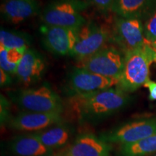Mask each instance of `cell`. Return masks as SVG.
<instances>
[{"label":"cell","mask_w":156,"mask_h":156,"mask_svg":"<svg viewBox=\"0 0 156 156\" xmlns=\"http://www.w3.org/2000/svg\"><path fill=\"white\" fill-rule=\"evenodd\" d=\"M130 95L119 87L70 97L72 109L82 123L96 124L119 112L131 103Z\"/></svg>","instance_id":"cell-1"},{"label":"cell","mask_w":156,"mask_h":156,"mask_svg":"<svg viewBox=\"0 0 156 156\" xmlns=\"http://www.w3.org/2000/svg\"><path fill=\"white\" fill-rule=\"evenodd\" d=\"M153 62H156V52L151 43L124 54V68L116 87L129 93L145 85L150 80V69Z\"/></svg>","instance_id":"cell-2"},{"label":"cell","mask_w":156,"mask_h":156,"mask_svg":"<svg viewBox=\"0 0 156 156\" xmlns=\"http://www.w3.org/2000/svg\"><path fill=\"white\" fill-rule=\"evenodd\" d=\"M9 99L24 112L62 114L64 103L48 84L32 88L18 89L7 93Z\"/></svg>","instance_id":"cell-3"},{"label":"cell","mask_w":156,"mask_h":156,"mask_svg":"<svg viewBox=\"0 0 156 156\" xmlns=\"http://www.w3.org/2000/svg\"><path fill=\"white\" fill-rule=\"evenodd\" d=\"M89 6L86 0H54L44 7L40 17L43 24L79 30L87 22L82 12Z\"/></svg>","instance_id":"cell-4"},{"label":"cell","mask_w":156,"mask_h":156,"mask_svg":"<svg viewBox=\"0 0 156 156\" xmlns=\"http://www.w3.org/2000/svg\"><path fill=\"white\" fill-rule=\"evenodd\" d=\"M111 39L112 31L108 27L87 21L77 30V41L70 56L78 62L85 59L105 47Z\"/></svg>","instance_id":"cell-5"},{"label":"cell","mask_w":156,"mask_h":156,"mask_svg":"<svg viewBox=\"0 0 156 156\" xmlns=\"http://www.w3.org/2000/svg\"><path fill=\"white\" fill-rule=\"evenodd\" d=\"M78 67L103 77L119 82L124 63V54L115 46H105L85 59L79 61Z\"/></svg>","instance_id":"cell-6"},{"label":"cell","mask_w":156,"mask_h":156,"mask_svg":"<svg viewBox=\"0 0 156 156\" xmlns=\"http://www.w3.org/2000/svg\"><path fill=\"white\" fill-rule=\"evenodd\" d=\"M118 84V80L103 77L77 67L73 68L68 74L66 91L70 97H73L90 94L117 86Z\"/></svg>","instance_id":"cell-7"},{"label":"cell","mask_w":156,"mask_h":156,"mask_svg":"<svg viewBox=\"0 0 156 156\" xmlns=\"http://www.w3.org/2000/svg\"><path fill=\"white\" fill-rule=\"evenodd\" d=\"M112 39L124 54L139 49L149 43L144 34L142 20L116 17L112 30Z\"/></svg>","instance_id":"cell-8"},{"label":"cell","mask_w":156,"mask_h":156,"mask_svg":"<svg viewBox=\"0 0 156 156\" xmlns=\"http://www.w3.org/2000/svg\"><path fill=\"white\" fill-rule=\"evenodd\" d=\"M156 135V118L129 122L102 132L100 137L110 144L132 143Z\"/></svg>","instance_id":"cell-9"},{"label":"cell","mask_w":156,"mask_h":156,"mask_svg":"<svg viewBox=\"0 0 156 156\" xmlns=\"http://www.w3.org/2000/svg\"><path fill=\"white\" fill-rule=\"evenodd\" d=\"M77 30L46 24L40 27L45 48L54 55L62 56L71 55L77 41Z\"/></svg>","instance_id":"cell-10"},{"label":"cell","mask_w":156,"mask_h":156,"mask_svg":"<svg viewBox=\"0 0 156 156\" xmlns=\"http://www.w3.org/2000/svg\"><path fill=\"white\" fill-rule=\"evenodd\" d=\"M63 122L61 114L23 112L12 117L7 125L12 129L30 133L42 131Z\"/></svg>","instance_id":"cell-11"},{"label":"cell","mask_w":156,"mask_h":156,"mask_svg":"<svg viewBox=\"0 0 156 156\" xmlns=\"http://www.w3.org/2000/svg\"><path fill=\"white\" fill-rule=\"evenodd\" d=\"M46 70L44 56L36 50L29 48L21 58L15 75L20 83L29 85L40 81Z\"/></svg>","instance_id":"cell-12"},{"label":"cell","mask_w":156,"mask_h":156,"mask_svg":"<svg viewBox=\"0 0 156 156\" xmlns=\"http://www.w3.org/2000/svg\"><path fill=\"white\" fill-rule=\"evenodd\" d=\"M112 144L92 133L79 134L67 151V156H110Z\"/></svg>","instance_id":"cell-13"},{"label":"cell","mask_w":156,"mask_h":156,"mask_svg":"<svg viewBox=\"0 0 156 156\" xmlns=\"http://www.w3.org/2000/svg\"><path fill=\"white\" fill-rule=\"evenodd\" d=\"M0 11L4 20L11 24H18L41 13L38 0H5Z\"/></svg>","instance_id":"cell-14"},{"label":"cell","mask_w":156,"mask_h":156,"mask_svg":"<svg viewBox=\"0 0 156 156\" xmlns=\"http://www.w3.org/2000/svg\"><path fill=\"white\" fill-rule=\"evenodd\" d=\"M9 150L15 156H48L54 151L46 147L34 133L15 136L9 142Z\"/></svg>","instance_id":"cell-15"},{"label":"cell","mask_w":156,"mask_h":156,"mask_svg":"<svg viewBox=\"0 0 156 156\" xmlns=\"http://www.w3.org/2000/svg\"><path fill=\"white\" fill-rule=\"evenodd\" d=\"M156 8V0H115L112 12L122 18L147 19Z\"/></svg>","instance_id":"cell-16"},{"label":"cell","mask_w":156,"mask_h":156,"mask_svg":"<svg viewBox=\"0 0 156 156\" xmlns=\"http://www.w3.org/2000/svg\"><path fill=\"white\" fill-rule=\"evenodd\" d=\"M33 133L46 147L54 151L67 145L73 136L74 130L71 126L63 122Z\"/></svg>","instance_id":"cell-17"},{"label":"cell","mask_w":156,"mask_h":156,"mask_svg":"<svg viewBox=\"0 0 156 156\" xmlns=\"http://www.w3.org/2000/svg\"><path fill=\"white\" fill-rule=\"evenodd\" d=\"M32 37L26 33L13 30L1 29L0 46L6 48L28 49L32 43Z\"/></svg>","instance_id":"cell-18"},{"label":"cell","mask_w":156,"mask_h":156,"mask_svg":"<svg viewBox=\"0 0 156 156\" xmlns=\"http://www.w3.org/2000/svg\"><path fill=\"white\" fill-rule=\"evenodd\" d=\"M156 151V135L122 145L119 156H144Z\"/></svg>","instance_id":"cell-19"},{"label":"cell","mask_w":156,"mask_h":156,"mask_svg":"<svg viewBox=\"0 0 156 156\" xmlns=\"http://www.w3.org/2000/svg\"><path fill=\"white\" fill-rule=\"evenodd\" d=\"M28 50V49H27ZM27 50L18 48H6L0 46V67L9 73L15 75L17 66Z\"/></svg>","instance_id":"cell-20"},{"label":"cell","mask_w":156,"mask_h":156,"mask_svg":"<svg viewBox=\"0 0 156 156\" xmlns=\"http://www.w3.org/2000/svg\"><path fill=\"white\" fill-rule=\"evenodd\" d=\"M144 34L146 40L149 43L156 40V8L144 23Z\"/></svg>","instance_id":"cell-21"},{"label":"cell","mask_w":156,"mask_h":156,"mask_svg":"<svg viewBox=\"0 0 156 156\" xmlns=\"http://www.w3.org/2000/svg\"><path fill=\"white\" fill-rule=\"evenodd\" d=\"M0 100V121L1 125L2 126L8 124L12 116L10 114V104L9 101L2 95H1Z\"/></svg>","instance_id":"cell-22"},{"label":"cell","mask_w":156,"mask_h":156,"mask_svg":"<svg viewBox=\"0 0 156 156\" xmlns=\"http://www.w3.org/2000/svg\"><path fill=\"white\" fill-rule=\"evenodd\" d=\"M90 5H93L101 12L112 10L115 0H86Z\"/></svg>","instance_id":"cell-23"},{"label":"cell","mask_w":156,"mask_h":156,"mask_svg":"<svg viewBox=\"0 0 156 156\" xmlns=\"http://www.w3.org/2000/svg\"><path fill=\"white\" fill-rule=\"evenodd\" d=\"M12 78L11 76L9 73H6L3 69H0V85H1L2 87L9 86L11 85Z\"/></svg>","instance_id":"cell-24"},{"label":"cell","mask_w":156,"mask_h":156,"mask_svg":"<svg viewBox=\"0 0 156 156\" xmlns=\"http://www.w3.org/2000/svg\"><path fill=\"white\" fill-rule=\"evenodd\" d=\"M144 86L149 90V99L151 101H156V83L154 81L148 80Z\"/></svg>","instance_id":"cell-25"},{"label":"cell","mask_w":156,"mask_h":156,"mask_svg":"<svg viewBox=\"0 0 156 156\" xmlns=\"http://www.w3.org/2000/svg\"><path fill=\"white\" fill-rule=\"evenodd\" d=\"M48 156H67L64 152H62V153H58L56 154H52V155H48Z\"/></svg>","instance_id":"cell-26"},{"label":"cell","mask_w":156,"mask_h":156,"mask_svg":"<svg viewBox=\"0 0 156 156\" xmlns=\"http://www.w3.org/2000/svg\"><path fill=\"white\" fill-rule=\"evenodd\" d=\"M151 45L152 47L153 48V49L155 50V52H156V40L155 41H153V42L151 43Z\"/></svg>","instance_id":"cell-27"}]
</instances>
